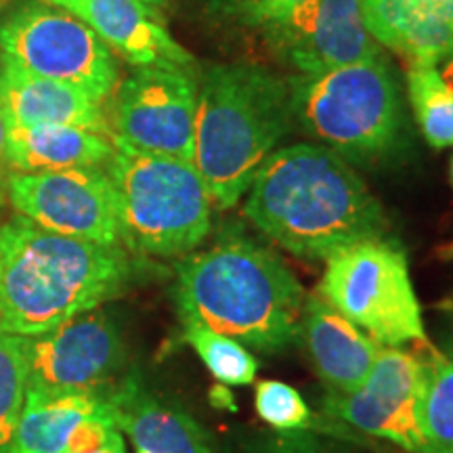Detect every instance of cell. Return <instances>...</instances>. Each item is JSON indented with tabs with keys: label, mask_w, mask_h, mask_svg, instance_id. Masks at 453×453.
Wrapping results in <instances>:
<instances>
[{
	"label": "cell",
	"mask_w": 453,
	"mask_h": 453,
	"mask_svg": "<svg viewBox=\"0 0 453 453\" xmlns=\"http://www.w3.org/2000/svg\"><path fill=\"white\" fill-rule=\"evenodd\" d=\"M443 72H441V73H443V78H445V81L447 82H449L451 84V87H453V57H449V59H445L443 61Z\"/></svg>",
	"instance_id": "31"
},
{
	"label": "cell",
	"mask_w": 453,
	"mask_h": 453,
	"mask_svg": "<svg viewBox=\"0 0 453 453\" xmlns=\"http://www.w3.org/2000/svg\"><path fill=\"white\" fill-rule=\"evenodd\" d=\"M72 453H127V445H124V437L122 433H118L116 437H113L110 443L99 447V449H93V451H72Z\"/></svg>",
	"instance_id": "29"
},
{
	"label": "cell",
	"mask_w": 453,
	"mask_h": 453,
	"mask_svg": "<svg viewBox=\"0 0 453 453\" xmlns=\"http://www.w3.org/2000/svg\"><path fill=\"white\" fill-rule=\"evenodd\" d=\"M304 298L288 265L242 234H225L208 250L187 254L174 280L180 324H202L260 353L298 342Z\"/></svg>",
	"instance_id": "3"
},
{
	"label": "cell",
	"mask_w": 453,
	"mask_h": 453,
	"mask_svg": "<svg viewBox=\"0 0 453 453\" xmlns=\"http://www.w3.org/2000/svg\"><path fill=\"white\" fill-rule=\"evenodd\" d=\"M263 34L298 73H321L382 55L361 0H303Z\"/></svg>",
	"instance_id": "13"
},
{
	"label": "cell",
	"mask_w": 453,
	"mask_h": 453,
	"mask_svg": "<svg viewBox=\"0 0 453 453\" xmlns=\"http://www.w3.org/2000/svg\"><path fill=\"white\" fill-rule=\"evenodd\" d=\"M292 120L344 160L387 154L403 127L401 90L382 55L288 82Z\"/></svg>",
	"instance_id": "6"
},
{
	"label": "cell",
	"mask_w": 453,
	"mask_h": 453,
	"mask_svg": "<svg viewBox=\"0 0 453 453\" xmlns=\"http://www.w3.org/2000/svg\"><path fill=\"white\" fill-rule=\"evenodd\" d=\"M0 49L24 70L73 84L97 101L110 99L120 82L116 55L70 11L27 3L0 24Z\"/></svg>",
	"instance_id": "8"
},
{
	"label": "cell",
	"mask_w": 453,
	"mask_h": 453,
	"mask_svg": "<svg viewBox=\"0 0 453 453\" xmlns=\"http://www.w3.org/2000/svg\"><path fill=\"white\" fill-rule=\"evenodd\" d=\"M141 3H145V4H147V7L156 9V7H164V4L173 3V0H141Z\"/></svg>",
	"instance_id": "33"
},
{
	"label": "cell",
	"mask_w": 453,
	"mask_h": 453,
	"mask_svg": "<svg viewBox=\"0 0 453 453\" xmlns=\"http://www.w3.org/2000/svg\"><path fill=\"white\" fill-rule=\"evenodd\" d=\"M317 294L382 347L428 344L407 257L387 237L350 243L327 257Z\"/></svg>",
	"instance_id": "7"
},
{
	"label": "cell",
	"mask_w": 453,
	"mask_h": 453,
	"mask_svg": "<svg viewBox=\"0 0 453 453\" xmlns=\"http://www.w3.org/2000/svg\"><path fill=\"white\" fill-rule=\"evenodd\" d=\"M7 202L19 217L53 234L124 246L116 197L99 166L9 173Z\"/></svg>",
	"instance_id": "11"
},
{
	"label": "cell",
	"mask_w": 453,
	"mask_h": 453,
	"mask_svg": "<svg viewBox=\"0 0 453 453\" xmlns=\"http://www.w3.org/2000/svg\"><path fill=\"white\" fill-rule=\"evenodd\" d=\"M0 95L9 124H61L111 137L101 101L73 84L38 76L0 57Z\"/></svg>",
	"instance_id": "17"
},
{
	"label": "cell",
	"mask_w": 453,
	"mask_h": 453,
	"mask_svg": "<svg viewBox=\"0 0 453 453\" xmlns=\"http://www.w3.org/2000/svg\"><path fill=\"white\" fill-rule=\"evenodd\" d=\"M378 44L403 53L411 65L453 57V0H361Z\"/></svg>",
	"instance_id": "18"
},
{
	"label": "cell",
	"mask_w": 453,
	"mask_h": 453,
	"mask_svg": "<svg viewBox=\"0 0 453 453\" xmlns=\"http://www.w3.org/2000/svg\"><path fill=\"white\" fill-rule=\"evenodd\" d=\"M183 338L220 384L246 387L257 378L258 361L235 338L214 332L202 324H194V321L183 324Z\"/></svg>",
	"instance_id": "23"
},
{
	"label": "cell",
	"mask_w": 453,
	"mask_h": 453,
	"mask_svg": "<svg viewBox=\"0 0 453 453\" xmlns=\"http://www.w3.org/2000/svg\"><path fill=\"white\" fill-rule=\"evenodd\" d=\"M7 179H9V164H7V111H4L3 95H0V208L7 202Z\"/></svg>",
	"instance_id": "28"
},
{
	"label": "cell",
	"mask_w": 453,
	"mask_h": 453,
	"mask_svg": "<svg viewBox=\"0 0 453 453\" xmlns=\"http://www.w3.org/2000/svg\"><path fill=\"white\" fill-rule=\"evenodd\" d=\"M104 166L124 248L145 257L191 254L212 229V196L189 160L143 154L118 141Z\"/></svg>",
	"instance_id": "5"
},
{
	"label": "cell",
	"mask_w": 453,
	"mask_h": 453,
	"mask_svg": "<svg viewBox=\"0 0 453 453\" xmlns=\"http://www.w3.org/2000/svg\"><path fill=\"white\" fill-rule=\"evenodd\" d=\"M27 395L26 336L0 330V453H9Z\"/></svg>",
	"instance_id": "24"
},
{
	"label": "cell",
	"mask_w": 453,
	"mask_h": 453,
	"mask_svg": "<svg viewBox=\"0 0 453 453\" xmlns=\"http://www.w3.org/2000/svg\"><path fill=\"white\" fill-rule=\"evenodd\" d=\"M304 350L327 393H353L370 376L382 344L338 313L319 294H307L300 317Z\"/></svg>",
	"instance_id": "16"
},
{
	"label": "cell",
	"mask_w": 453,
	"mask_h": 453,
	"mask_svg": "<svg viewBox=\"0 0 453 453\" xmlns=\"http://www.w3.org/2000/svg\"><path fill=\"white\" fill-rule=\"evenodd\" d=\"M206 3L212 13L223 19L263 32L267 26L286 17L303 0H206Z\"/></svg>",
	"instance_id": "26"
},
{
	"label": "cell",
	"mask_w": 453,
	"mask_h": 453,
	"mask_svg": "<svg viewBox=\"0 0 453 453\" xmlns=\"http://www.w3.org/2000/svg\"><path fill=\"white\" fill-rule=\"evenodd\" d=\"M111 154V137L93 130L61 127V124L21 127L7 122L9 173L104 168Z\"/></svg>",
	"instance_id": "19"
},
{
	"label": "cell",
	"mask_w": 453,
	"mask_h": 453,
	"mask_svg": "<svg viewBox=\"0 0 453 453\" xmlns=\"http://www.w3.org/2000/svg\"><path fill=\"white\" fill-rule=\"evenodd\" d=\"M426 349L420 401L424 453H453V357L430 344Z\"/></svg>",
	"instance_id": "21"
},
{
	"label": "cell",
	"mask_w": 453,
	"mask_h": 453,
	"mask_svg": "<svg viewBox=\"0 0 453 453\" xmlns=\"http://www.w3.org/2000/svg\"><path fill=\"white\" fill-rule=\"evenodd\" d=\"M449 173H451V185H453V157H451V166H449ZM441 257L443 258H453V242L447 243V246L441 250Z\"/></svg>",
	"instance_id": "32"
},
{
	"label": "cell",
	"mask_w": 453,
	"mask_h": 453,
	"mask_svg": "<svg viewBox=\"0 0 453 453\" xmlns=\"http://www.w3.org/2000/svg\"><path fill=\"white\" fill-rule=\"evenodd\" d=\"M133 273L124 246L53 234L15 214L0 225V330H53L120 296Z\"/></svg>",
	"instance_id": "2"
},
{
	"label": "cell",
	"mask_w": 453,
	"mask_h": 453,
	"mask_svg": "<svg viewBox=\"0 0 453 453\" xmlns=\"http://www.w3.org/2000/svg\"><path fill=\"white\" fill-rule=\"evenodd\" d=\"M422 380V355L382 347L365 382L347 395L326 393L321 410L334 420L390 441L407 453H424Z\"/></svg>",
	"instance_id": "12"
},
{
	"label": "cell",
	"mask_w": 453,
	"mask_h": 453,
	"mask_svg": "<svg viewBox=\"0 0 453 453\" xmlns=\"http://www.w3.org/2000/svg\"><path fill=\"white\" fill-rule=\"evenodd\" d=\"M243 197L250 223L300 258L326 260L387 231L382 206L364 179L324 145L294 143L273 151Z\"/></svg>",
	"instance_id": "1"
},
{
	"label": "cell",
	"mask_w": 453,
	"mask_h": 453,
	"mask_svg": "<svg viewBox=\"0 0 453 453\" xmlns=\"http://www.w3.org/2000/svg\"><path fill=\"white\" fill-rule=\"evenodd\" d=\"M292 124L288 82L260 65L220 64L197 81L191 164L214 206L234 208Z\"/></svg>",
	"instance_id": "4"
},
{
	"label": "cell",
	"mask_w": 453,
	"mask_h": 453,
	"mask_svg": "<svg viewBox=\"0 0 453 453\" xmlns=\"http://www.w3.org/2000/svg\"><path fill=\"white\" fill-rule=\"evenodd\" d=\"M70 11L134 67H194V55L173 38L141 0H42Z\"/></svg>",
	"instance_id": "14"
},
{
	"label": "cell",
	"mask_w": 453,
	"mask_h": 453,
	"mask_svg": "<svg viewBox=\"0 0 453 453\" xmlns=\"http://www.w3.org/2000/svg\"><path fill=\"white\" fill-rule=\"evenodd\" d=\"M113 424L137 453H214L206 430L185 410L156 395L137 372L105 390Z\"/></svg>",
	"instance_id": "15"
},
{
	"label": "cell",
	"mask_w": 453,
	"mask_h": 453,
	"mask_svg": "<svg viewBox=\"0 0 453 453\" xmlns=\"http://www.w3.org/2000/svg\"><path fill=\"white\" fill-rule=\"evenodd\" d=\"M254 407L260 420L273 430H309L313 426V411L307 401L286 382H258L257 393H254Z\"/></svg>",
	"instance_id": "25"
},
{
	"label": "cell",
	"mask_w": 453,
	"mask_h": 453,
	"mask_svg": "<svg viewBox=\"0 0 453 453\" xmlns=\"http://www.w3.org/2000/svg\"><path fill=\"white\" fill-rule=\"evenodd\" d=\"M447 317H449V334H447L449 338H447V353L445 355L453 357V298L447 303Z\"/></svg>",
	"instance_id": "30"
},
{
	"label": "cell",
	"mask_w": 453,
	"mask_h": 453,
	"mask_svg": "<svg viewBox=\"0 0 453 453\" xmlns=\"http://www.w3.org/2000/svg\"><path fill=\"white\" fill-rule=\"evenodd\" d=\"M111 141L143 154L194 157L197 78L187 67H137L118 82Z\"/></svg>",
	"instance_id": "9"
},
{
	"label": "cell",
	"mask_w": 453,
	"mask_h": 453,
	"mask_svg": "<svg viewBox=\"0 0 453 453\" xmlns=\"http://www.w3.org/2000/svg\"><path fill=\"white\" fill-rule=\"evenodd\" d=\"M107 410L105 393L27 390L9 453H67L76 428Z\"/></svg>",
	"instance_id": "20"
},
{
	"label": "cell",
	"mask_w": 453,
	"mask_h": 453,
	"mask_svg": "<svg viewBox=\"0 0 453 453\" xmlns=\"http://www.w3.org/2000/svg\"><path fill=\"white\" fill-rule=\"evenodd\" d=\"M26 355L27 390L50 395L105 393L127 365L120 327L101 307L26 336Z\"/></svg>",
	"instance_id": "10"
},
{
	"label": "cell",
	"mask_w": 453,
	"mask_h": 453,
	"mask_svg": "<svg viewBox=\"0 0 453 453\" xmlns=\"http://www.w3.org/2000/svg\"><path fill=\"white\" fill-rule=\"evenodd\" d=\"M407 95L424 139L434 150L453 147V87L434 65H411Z\"/></svg>",
	"instance_id": "22"
},
{
	"label": "cell",
	"mask_w": 453,
	"mask_h": 453,
	"mask_svg": "<svg viewBox=\"0 0 453 453\" xmlns=\"http://www.w3.org/2000/svg\"><path fill=\"white\" fill-rule=\"evenodd\" d=\"M242 453H349L309 430H271L250 439Z\"/></svg>",
	"instance_id": "27"
}]
</instances>
